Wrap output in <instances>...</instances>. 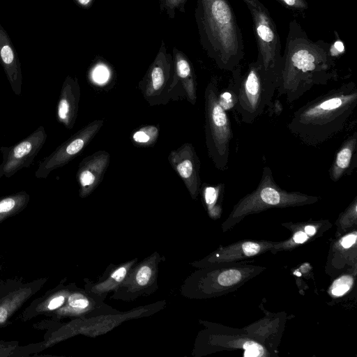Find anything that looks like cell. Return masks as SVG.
Instances as JSON below:
<instances>
[{
  "instance_id": "cell-1",
  "label": "cell",
  "mask_w": 357,
  "mask_h": 357,
  "mask_svg": "<svg viewBox=\"0 0 357 357\" xmlns=\"http://www.w3.org/2000/svg\"><path fill=\"white\" fill-rule=\"evenodd\" d=\"M338 78L330 43L311 40L296 20L289 23L282 66L277 91L288 103L299 99L317 85H326Z\"/></svg>"
},
{
  "instance_id": "cell-2",
  "label": "cell",
  "mask_w": 357,
  "mask_h": 357,
  "mask_svg": "<svg viewBox=\"0 0 357 357\" xmlns=\"http://www.w3.org/2000/svg\"><path fill=\"white\" fill-rule=\"evenodd\" d=\"M356 107L357 86L350 81L298 108L287 128L303 144L317 146L343 132Z\"/></svg>"
},
{
  "instance_id": "cell-3",
  "label": "cell",
  "mask_w": 357,
  "mask_h": 357,
  "mask_svg": "<svg viewBox=\"0 0 357 357\" xmlns=\"http://www.w3.org/2000/svg\"><path fill=\"white\" fill-rule=\"evenodd\" d=\"M199 43L217 67L232 72L245 56L241 30L229 0H197Z\"/></svg>"
},
{
  "instance_id": "cell-4",
  "label": "cell",
  "mask_w": 357,
  "mask_h": 357,
  "mask_svg": "<svg viewBox=\"0 0 357 357\" xmlns=\"http://www.w3.org/2000/svg\"><path fill=\"white\" fill-rule=\"evenodd\" d=\"M277 87L278 81L267 74L257 60L250 62L237 81L234 108L241 121L251 124L262 115L266 107H271Z\"/></svg>"
},
{
  "instance_id": "cell-5",
  "label": "cell",
  "mask_w": 357,
  "mask_h": 357,
  "mask_svg": "<svg viewBox=\"0 0 357 357\" xmlns=\"http://www.w3.org/2000/svg\"><path fill=\"white\" fill-rule=\"evenodd\" d=\"M216 77L208 83L205 91V133L208 155L215 167L228 168L230 143L233 137L229 118L218 101Z\"/></svg>"
},
{
  "instance_id": "cell-6",
  "label": "cell",
  "mask_w": 357,
  "mask_h": 357,
  "mask_svg": "<svg viewBox=\"0 0 357 357\" xmlns=\"http://www.w3.org/2000/svg\"><path fill=\"white\" fill-rule=\"evenodd\" d=\"M250 13L257 47V61L278 81L282 66V46L277 27L268 10L259 0H241Z\"/></svg>"
},
{
  "instance_id": "cell-7",
  "label": "cell",
  "mask_w": 357,
  "mask_h": 357,
  "mask_svg": "<svg viewBox=\"0 0 357 357\" xmlns=\"http://www.w3.org/2000/svg\"><path fill=\"white\" fill-rule=\"evenodd\" d=\"M317 199V197L282 190L275 181L271 168L265 166L257 188L239 202L233 211V216H240L270 207L312 204Z\"/></svg>"
},
{
  "instance_id": "cell-8",
  "label": "cell",
  "mask_w": 357,
  "mask_h": 357,
  "mask_svg": "<svg viewBox=\"0 0 357 357\" xmlns=\"http://www.w3.org/2000/svg\"><path fill=\"white\" fill-rule=\"evenodd\" d=\"M47 135L44 126L36 130L11 146H1L2 162L0 164V178H10L23 168L29 167L45 144Z\"/></svg>"
},
{
  "instance_id": "cell-9",
  "label": "cell",
  "mask_w": 357,
  "mask_h": 357,
  "mask_svg": "<svg viewBox=\"0 0 357 357\" xmlns=\"http://www.w3.org/2000/svg\"><path fill=\"white\" fill-rule=\"evenodd\" d=\"M102 124V120H96L72 135L40 162L35 176L46 178L53 170L67 165L89 143Z\"/></svg>"
},
{
  "instance_id": "cell-10",
  "label": "cell",
  "mask_w": 357,
  "mask_h": 357,
  "mask_svg": "<svg viewBox=\"0 0 357 357\" xmlns=\"http://www.w3.org/2000/svg\"><path fill=\"white\" fill-rule=\"evenodd\" d=\"M158 255H152L132 268L115 290L112 298L133 301L142 295H149L157 288Z\"/></svg>"
},
{
  "instance_id": "cell-11",
  "label": "cell",
  "mask_w": 357,
  "mask_h": 357,
  "mask_svg": "<svg viewBox=\"0 0 357 357\" xmlns=\"http://www.w3.org/2000/svg\"><path fill=\"white\" fill-rule=\"evenodd\" d=\"M169 160L185 183L192 198H196L201 184L200 161L193 146L185 144L170 153Z\"/></svg>"
},
{
  "instance_id": "cell-12",
  "label": "cell",
  "mask_w": 357,
  "mask_h": 357,
  "mask_svg": "<svg viewBox=\"0 0 357 357\" xmlns=\"http://www.w3.org/2000/svg\"><path fill=\"white\" fill-rule=\"evenodd\" d=\"M109 162V154L98 151L85 158L79 164L77 179L79 185V195L88 196L98 185Z\"/></svg>"
},
{
  "instance_id": "cell-13",
  "label": "cell",
  "mask_w": 357,
  "mask_h": 357,
  "mask_svg": "<svg viewBox=\"0 0 357 357\" xmlns=\"http://www.w3.org/2000/svg\"><path fill=\"white\" fill-rule=\"evenodd\" d=\"M0 63L13 92L22 93V73L17 52L6 29L0 24Z\"/></svg>"
},
{
  "instance_id": "cell-14",
  "label": "cell",
  "mask_w": 357,
  "mask_h": 357,
  "mask_svg": "<svg viewBox=\"0 0 357 357\" xmlns=\"http://www.w3.org/2000/svg\"><path fill=\"white\" fill-rule=\"evenodd\" d=\"M80 89L77 79L67 76L63 83L56 107V119L66 128H73L77 116Z\"/></svg>"
},
{
  "instance_id": "cell-15",
  "label": "cell",
  "mask_w": 357,
  "mask_h": 357,
  "mask_svg": "<svg viewBox=\"0 0 357 357\" xmlns=\"http://www.w3.org/2000/svg\"><path fill=\"white\" fill-rule=\"evenodd\" d=\"M172 67V56L167 53L165 43L162 40L158 54L145 77L148 96L159 93L164 88L170 77Z\"/></svg>"
},
{
  "instance_id": "cell-16",
  "label": "cell",
  "mask_w": 357,
  "mask_h": 357,
  "mask_svg": "<svg viewBox=\"0 0 357 357\" xmlns=\"http://www.w3.org/2000/svg\"><path fill=\"white\" fill-rule=\"evenodd\" d=\"M357 132L354 131L341 144L328 170L329 178L338 181L350 175L356 167Z\"/></svg>"
},
{
  "instance_id": "cell-17",
  "label": "cell",
  "mask_w": 357,
  "mask_h": 357,
  "mask_svg": "<svg viewBox=\"0 0 357 357\" xmlns=\"http://www.w3.org/2000/svg\"><path fill=\"white\" fill-rule=\"evenodd\" d=\"M172 59L174 74L181 80L189 101L195 104L197 95L193 68L187 56L175 47L173 49Z\"/></svg>"
},
{
  "instance_id": "cell-18",
  "label": "cell",
  "mask_w": 357,
  "mask_h": 357,
  "mask_svg": "<svg viewBox=\"0 0 357 357\" xmlns=\"http://www.w3.org/2000/svg\"><path fill=\"white\" fill-rule=\"evenodd\" d=\"M135 261L126 262L114 268L105 280L89 285V292L93 295L102 296L108 292L115 291L123 282L129 271L133 267Z\"/></svg>"
},
{
  "instance_id": "cell-19",
  "label": "cell",
  "mask_w": 357,
  "mask_h": 357,
  "mask_svg": "<svg viewBox=\"0 0 357 357\" xmlns=\"http://www.w3.org/2000/svg\"><path fill=\"white\" fill-rule=\"evenodd\" d=\"M263 245L253 242H245L240 245H235L225 250L218 257L221 260H230L241 257H251L259 253Z\"/></svg>"
},
{
  "instance_id": "cell-20",
  "label": "cell",
  "mask_w": 357,
  "mask_h": 357,
  "mask_svg": "<svg viewBox=\"0 0 357 357\" xmlns=\"http://www.w3.org/2000/svg\"><path fill=\"white\" fill-rule=\"evenodd\" d=\"M158 135V130L153 126L142 127L132 135L133 140L141 144H149L155 142Z\"/></svg>"
},
{
  "instance_id": "cell-21",
  "label": "cell",
  "mask_w": 357,
  "mask_h": 357,
  "mask_svg": "<svg viewBox=\"0 0 357 357\" xmlns=\"http://www.w3.org/2000/svg\"><path fill=\"white\" fill-rule=\"evenodd\" d=\"M188 0H159V8L169 19L175 17L177 11L185 12V6Z\"/></svg>"
},
{
  "instance_id": "cell-22",
  "label": "cell",
  "mask_w": 357,
  "mask_h": 357,
  "mask_svg": "<svg viewBox=\"0 0 357 357\" xmlns=\"http://www.w3.org/2000/svg\"><path fill=\"white\" fill-rule=\"evenodd\" d=\"M92 299L82 294H73L68 298L70 307L79 312L91 310L93 306Z\"/></svg>"
},
{
  "instance_id": "cell-23",
  "label": "cell",
  "mask_w": 357,
  "mask_h": 357,
  "mask_svg": "<svg viewBox=\"0 0 357 357\" xmlns=\"http://www.w3.org/2000/svg\"><path fill=\"white\" fill-rule=\"evenodd\" d=\"M282 6L285 7L293 13L300 15H305L308 9L307 0H276Z\"/></svg>"
},
{
  "instance_id": "cell-24",
  "label": "cell",
  "mask_w": 357,
  "mask_h": 357,
  "mask_svg": "<svg viewBox=\"0 0 357 357\" xmlns=\"http://www.w3.org/2000/svg\"><path fill=\"white\" fill-rule=\"evenodd\" d=\"M353 279L349 275H344L333 282L331 288L332 294L335 296H342L351 287Z\"/></svg>"
},
{
  "instance_id": "cell-25",
  "label": "cell",
  "mask_w": 357,
  "mask_h": 357,
  "mask_svg": "<svg viewBox=\"0 0 357 357\" xmlns=\"http://www.w3.org/2000/svg\"><path fill=\"white\" fill-rule=\"evenodd\" d=\"M224 189V184L217 186H206L204 190V200L209 208H211L218 199L220 192Z\"/></svg>"
},
{
  "instance_id": "cell-26",
  "label": "cell",
  "mask_w": 357,
  "mask_h": 357,
  "mask_svg": "<svg viewBox=\"0 0 357 357\" xmlns=\"http://www.w3.org/2000/svg\"><path fill=\"white\" fill-rule=\"evenodd\" d=\"M241 276V272L238 270H228L219 275L218 281L222 286H229L238 282Z\"/></svg>"
},
{
  "instance_id": "cell-27",
  "label": "cell",
  "mask_w": 357,
  "mask_h": 357,
  "mask_svg": "<svg viewBox=\"0 0 357 357\" xmlns=\"http://www.w3.org/2000/svg\"><path fill=\"white\" fill-rule=\"evenodd\" d=\"M92 75L96 82L101 84L107 80L109 73L105 66L100 65L94 68Z\"/></svg>"
},
{
  "instance_id": "cell-28",
  "label": "cell",
  "mask_w": 357,
  "mask_h": 357,
  "mask_svg": "<svg viewBox=\"0 0 357 357\" xmlns=\"http://www.w3.org/2000/svg\"><path fill=\"white\" fill-rule=\"evenodd\" d=\"M244 348L245 356H258L263 353V349L259 344L253 342H248L245 344Z\"/></svg>"
},
{
  "instance_id": "cell-29",
  "label": "cell",
  "mask_w": 357,
  "mask_h": 357,
  "mask_svg": "<svg viewBox=\"0 0 357 357\" xmlns=\"http://www.w3.org/2000/svg\"><path fill=\"white\" fill-rule=\"evenodd\" d=\"M64 301L65 297L63 296H56L52 300H51L48 305V308L50 310L56 309L63 303Z\"/></svg>"
},
{
  "instance_id": "cell-30",
  "label": "cell",
  "mask_w": 357,
  "mask_h": 357,
  "mask_svg": "<svg viewBox=\"0 0 357 357\" xmlns=\"http://www.w3.org/2000/svg\"><path fill=\"white\" fill-rule=\"evenodd\" d=\"M356 240V235L355 234H349L345 236L342 241V245L344 248H348L351 247Z\"/></svg>"
},
{
  "instance_id": "cell-31",
  "label": "cell",
  "mask_w": 357,
  "mask_h": 357,
  "mask_svg": "<svg viewBox=\"0 0 357 357\" xmlns=\"http://www.w3.org/2000/svg\"><path fill=\"white\" fill-rule=\"evenodd\" d=\"M307 238L305 233L298 231L294 236V241L297 243H302L307 239Z\"/></svg>"
},
{
  "instance_id": "cell-32",
  "label": "cell",
  "mask_w": 357,
  "mask_h": 357,
  "mask_svg": "<svg viewBox=\"0 0 357 357\" xmlns=\"http://www.w3.org/2000/svg\"><path fill=\"white\" fill-rule=\"evenodd\" d=\"M93 0H74V1L80 7L88 8L89 7Z\"/></svg>"
},
{
  "instance_id": "cell-33",
  "label": "cell",
  "mask_w": 357,
  "mask_h": 357,
  "mask_svg": "<svg viewBox=\"0 0 357 357\" xmlns=\"http://www.w3.org/2000/svg\"><path fill=\"white\" fill-rule=\"evenodd\" d=\"M6 317L7 310L3 307H0V323L3 322Z\"/></svg>"
},
{
  "instance_id": "cell-34",
  "label": "cell",
  "mask_w": 357,
  "mask_h": 357,
  "mask_svg": "<svg viewBox=\"0 0 357 357\" xmlns=\"http://www.w3.org/2000/svg\"><path fill=\"white\" fill-rule=\"evenodd\" d=\"M305 232L309 235H313L315 233V228L312 226H307L305 229Z\"/></svg>"
}]
</instances>
